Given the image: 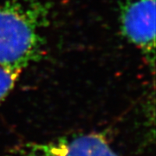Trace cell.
<instances>
[{
	"label": "cell",
	"mask_w": 156,
	"mask_h": 156,
	"mask_svg": "<svg viewBox=\"0 0 156 156\" xmlns=\"http://www.w3.org/2000/svg\"><path fill=\"white\" fill-rule=\"evenodd\" d=\"M40 5L11 0L0 5V65L23 70L42 51Z\"/></svg>",
	"instance_id": "6da1fadb"
},
{
	"label": "cell",
	"mask_w": 156,
	"mask_h": 156,
	"mask_svg": "<svg viewBox=\"0 0 156 156\" xmlns=\"http://www.w3.org/2000/svg\"><path fill=\"white\" fill-rule=\"evenodd\" d=\"M120 23L123 36L154 64L155 0H121Z\"/></svg>",
	"instance_id": "7a4b0ae2"
},
{
	"label": "cell",
	"mask_w": 156,
	"mask_h": 156,
	"mask_svg": "<svg viewBox=\"0 0 156 156\" xmlns=\"http://www.w3.org/2000/svg\"><path fill=\"white\" fill-rule=\"evenodd\" d=\"M2 156H119L100 134H87L48 142H30Z\"/></svg>",
	"instance_id": "3957f363"
},
{
	"label": "cell",
	"mask_w": 156,
	"mask_h": 156,
	"mask_svg": "<svg viewBox=\"0 0 156 156\" xmlns=\"http://www.w3.org/2000/svg\"><path fill=\"white\" fill-rule=\"evenodd\" d=\"M21 72V69L0 65V103L14 88Z\"/></svg>",
	"instance_id": "277c9868"
}]
</instances>
